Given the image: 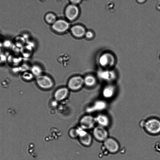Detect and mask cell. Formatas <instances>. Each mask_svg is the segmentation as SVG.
Listing matches in <instances>:
<instances>
[{
	"instance_id": "6da1fadb",
	"label": "cell",
	"mask_w": 160,
	"mask_h": 160,
	"mask_svg": "<svg viewBox=\"0 0 160 160\" xmlns=\"http://www.w3.org/2000/svg\"><path fill=\"white\" fill-rule=\"evenodd\" d=\"M145 127L147 132L151 134H157L160 132V121L157 119L152 118L147 121Z\"/></svg>"
},
{
	"instance_id": "7a4b0ae2",
	"label": "cell",
	"mask_w": 160,
	"mask_h": 160,
	"mask_svg": "<svg viewBox=\"0 0 160 160\" xmlns=\"http://www.w3.org/2000/svg\"><path fill=\"white\" fill-rule=\"evenodd\" d=\"M104 127L98 126L95 127L93 131L94 138L99 141H104L107 138L108 133Z\"/></svg>"
},
{
	"instance_id": "3957f363",
	"label": "cell",
	"mask_w": 160,
	"mask_h": 160,
	"mask_svg": "<svg viewBox=\"0 0 160 160\" xmlns=\"http://www.w3.org/2000/svg\"><path fill=\"white\" fill-rule=\"evenodd\" d=\"M78 8L74 4L69 5L65 10V16L69 20L72 21L75 19L78 16Z\"/></svg>"
},
{
	"instance_id": "277c9868",
	"label": "cell",
	"mask_w": 160,
	"mask_h": 160,
	"mask_svg": "<svg viewBox=\"0 0 160 160\" xmlns=\"http://www.w3.org/2000/svg\"><path fill=\"white\" fill-rule=\"evenodd\" d=\"M69 24L67 21L62 19L56 20L52 26L53 29L59 32L66 31L69 28Z\"/></svg>"
},
{
	"instance_id": "5b68a950",
	"label": "cell",
	"mask_w": 160,
	"mask_h": 160,
	"mask_svg": "<svg viewBox=\"0 0 160 160\" xmlns=\"http://www.w3.org/2000/svg\"><path fill=\"white\" fill-rule=\"evenodd\" d=\"M104 145L106 149L111 153L117 152L119 148L118 142L115 139L111 138H107L104 141Z\"/></svg>"
},
{
	"instance_id": "8992f818",
	"label": "cell",
	"mask_w": 160,
	"mask_h": 160,
	"mask_svg": "<svg viewBox=\"0 0 160 160\" xmlns=\"http://www.w3.org/2000/svg\"><path fill=\"white\" fill-rule=\"evenodd\" d=\"M84 80L80 76H75L69 80L68 86L71 89L76 90L79 88L82 85Z\"/></svg>"
},
{
	"instance_id": "52a82bcc",
	"label": "cell",
	"mask_w": 160,
	"mask_h": 160,
	"mask_svg": "<svg viewBox=\"0 0 160 160\" xmlns=\"http://www.w3.org/2000/svg\"><path fill=\"white\" fill-rule=\"evenodd\" d=\"M37 82L40 87L44 88H50L53 85L51 79L46 76H38L37 79Z\"/></svg>"
},
{
	"instance_id": "ba28073f",
	"label": "cell",
	"mask_w": 160,
	"mask_h": 160,
	"mask_svg": "<svg viewBox=\"0 0 160 160\" xmlns=\"http://www.w3.org/2000/svg\"><path fill=\"white\" fill-rule=\"evenodd\" d=\"M95 121V119L92 117L87 115L81 119L80 124L83 128L90 129L93 126Z\"/></svg>"
},
{
	"instance_id": "9c48e42d",
	"label": "cell",
	"mask_w": 160,
	"mask_h": 160,
	"mask_svg": "<svg viewBox=\"0 0 160 160\" xmlns=\"http://www.w3.org/2000/svg\"><path fill=\"white\" fill-rule=\"evenodd\" d=\"M79 140L81 143L83 145L89 146L91 143L92 139L91 136L88 133L81 130L80 131L79 130Z\"/></svg>"
},
{
	"instance_id": "30bf717a",
	"label": "cell",
	"mask_w": 160,
	"mask_h": 160,
	"mask_svg": "<svg viewBox=\"0 0 160 160\" xmlns=\"http://www.w3.org/2000/svg\"><path fill=\"white\" fill-rule=\"evenodd\" d=\"M71 31L74 36L77 37L82 36L86 33L85 28L80 25H76L72 27Z\"/></svg>"
},
{
	"instance_id": "8fae6325",
	"label": "cell",
	"mask_w": 160,
	"mask_h": 160,
	"mask_svg": "<svg viewBox=\"0 0 160 160\" xmlns=\"http://www.w3.org/2000/svg\"><path fill=\"white\" fill-rule=\"evenodd\" d=\"M68 92V90L66 88L59 89L55 92L54 94L55 98L56 100L58 101L62 100L66 97Z\"/></svg>"
},
{
	"instance_id": "7c38bea8",
	"label": "cell",
	"mask_w": 160,
	"mask_h": 160,
	"mask_svg": "<svg viewBox=\"0 0 160 160\" xmlns=\"http://www.w3.org/2000/svg\"><path fill=\"white\" fill-rule=\"evenodd\" d=\"M113 59L111 56L108 54L102 55L100 57L99 60L100 64L102 66H107L108 64L111 65L112 63Z\"/></svg>"
},
{
	"instance_id": "4fadbf2b",
	"label": "cell",
	"mask_w": 160,
	"mask_h": 160,
	"mask_svg": "<svg viewBox=\"0 0 160 160\" xmlns=\"http://www.w3.org/2000/svg\"><path fill=\"white\" fill-rule=\"evenodd\" d=\"M95 120L100 126L103 127L107 126L109 123L108 117L104 114H100L98 115L95 119Z\"/></svg>"
},
{
	"instance_id": "5bb4252c",
	"label": "cell",
	"mask_w": 160,
	"mask_h": 160,
	"mask_svg": "<svg viewBox=\"0 0 160 160\" xmlns=\"http://www.w3.org/2000/svg\"><path fill=\"white\" fill-rule=\"evenodd\" d=\"M99 76L102 79L106 80H109L113 78L114 75L112 72L104 71L100 72L99 73Z\"/></svg>"
},
{
	"instance_id": "9a60e30c",
	"label": "cell",
	"mask_w": 160,
	"mask_h": 160,
	"mask_svg": "<svg viewBox=\"0 0 160 160\" xmlns=\"http://www.w3.org/2000/svg\"><path fill=\"white\" fill-rule=\"evenodd\" d=\"M113 88L111 86H108L104 88L103 91V96L106 98L111 97L113 94Z\"/></svg>"
},
{
	"instance_id": "2e32d148",
	"label": "cell",
	"mask_w": 160,
	"mask_h": 160,
	"mask_svg": "<svg viewBox=\"0 0 160 160\" xmlns=\"http://www.w3.org/2000/svg\"><path fill=\"white\" fill-rule=\"evenodd\" d=\"M95 78L90 75L86 76L84 80V82L88 86L93 85L95 83Z\"/></svg>"
},
{
	"instance_id": "e0dca14e",
	"label": "cell",
	"mask_w": 160,
	"mask_h": 160,
	"mask_svg": "<svg viewBox=\"0 0 160 160\" xmlns=\"http://www.w3.org/2000/svg\"><path fill=\"white\" fill-rule=\"evenodd\" d=\"M45 19L48 23L53 24L56 21V18L54 14L49 13L46 15Z\"/></svg>"
},
{
	"instance_id": "ac0fdd59",
	"label": "cell",
	"mask_w": 160,
	"mask_h": 160,
	"mask_svg": "<svg viewBox=\"0 0 160 160\" xmlns=\"http://www.w3.org/2000/svg\"><path fill=\"white\" fill-rule=\"evenodd\" d=\"M32 71L34 74L38 76L40 75L42 72L41 69L37 66L33 67L32 68Z\"/></svg>"
},
{
	"instance_id": "d6986e66",
	"label": "cell",
	"mask_w": 160,
	"mask_h": 160,
	"mask_svg": "<svg viewBox=\"0 0 160 160\" xmlns=\"http://www.w3.org/2000/svg\"><path fill=\"white\" fill-rule=\"evenodd\" d=\"M85 34L86 37L88 38H91L93 36V33L90 31L86 32Z\"/></svg>"
},
{
	"instance_id": "ffe728a7",
	"label": "cell",
	"mask_w": 160,
	"mask_h": 160,
	"mask_svg": "<svg viewBox=\"0 0 160 160\" xmlns=\"http://www.w3.org/2000/svg\"><path fill=\"white\" fill-rule=\"evenodd\" d=\"M71 2L74 4H77L79 3L81 1V0H70Z\"/></svg>"
},
{
	"instance_id": "44dd1931",
	"label": "cell",
	"mask_w": 160,
	"mask_h": 160,
	"mask_svg": "<svg viewBox=\"0 0 160 160\" xmlns=\"http://www.w3.org/2000/svg\"><path fill=\"white\" fill-rule=\"evenodd\" d=\"M139 3H143L146 0H137Z\"/></svg>"
}]
</instances>
